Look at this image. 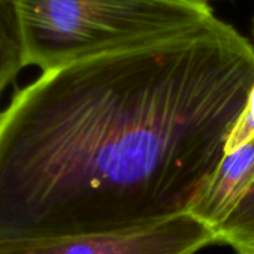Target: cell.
Instances as JSON below:
<instances>
[{
	"label": "cell",
	"instance_id": "obj_1",
	"mask_svg": "<svg viewBox=\"0 0 254 254\" xmlns=\"http://www.w3.org/2000/svg\"><path fill=\"white\" fill-rule=\"evenodd\" d=\"M254 96V47L208 24L79 59L0 112V241L190 214Z\"/></svg>",
	"mask_w": 254,
	"mask_h": 254
},
{
	"label": "cell",
	"instance_id": "obj_2",
	"mask_svg": "<svg viewBox=\"0 0 254 254\" xmlns=\"http://www.w3.org/2000/svg\"><path fill=\"white\" fill-rule=\"evenodd\" d=\"M26 66L42 72L103 51L199 29L206 0H12Z\"/></svg>",
	"mask_w": 254,
	"mask_h": 254
},
{
	"label": "cell",
	"instance_id": "obj_3",
	"mask_svg": "<svg viewBox=\"0 0 254 254\" xmlns=\"http://www.w3.org/2000/svg\"><path fill=\"white\" fill-rule=\"evenodd\" d=\"M215 242L218 241L214 227L184 214L138 230L0 241V254H194Z\"/></svg>",
	"mask_w": 254,
	"mask_h": 254
},
{
	"label": "cell",
	"instance_id": "obj_4",
	"mask_svg": "<svg viewBox=\"0 0 254 254\" xmlns=\"http://www.w3.org/2000/svg\"><path fill=\"white\" fill-rule=\"evenodd\" d=\"M253 180L254 136L224 154L211 181L191 206L190 214L215 229Z\"/></svg>",
	"mask_w": 254,
	"mask_h": 254
},
{
	"label": "cell",
	"instance_id": "obj_5",
	"mask_svg": "<svg viewBox=\"0 0 254 254\" xmlns=\"http://www.w3.org/2000/svg\"><path fill=\"white\" fill-rule=\"evenodd\" d=\"M26 67L12 0H0V94Z\"/></svg>",
	"mask_w": 254,
	"mask_h": 254
},
{
	"label": "cell",
	"instance_id": "obj_6",
	"mask_svg": "<svg viewBox=\"0 0 254 254\" xmlns=\"http://www.w3.org/2000/svg\"><path fill=\"white\" fill-rule=\"evenodd\" d=\"M217 241L236 251L254 248V180L215 226Z\"/></svg>",
	"mask_w": 254,
	"mask_h": 254
},
{
	"label": "cell",
	"instance_id": "obj_7",
	"mask_svg": "<svg viewBox=\"0 0 254 254\" xmlns=\"http://www.w3.org/2000/svg\"><path fill=\"white\" fill-rule=\"evenodd\" d=\"M238 254H254V248H244V250H239Z\"/></svg>",
	"mask_w": 254,
	"mask_h": 254
},
{
	"label": "cell",
	"instance_id": "obj_8",
	"mask_svg": "<svg viewBox=\"0 0 254 254\" xmlns=\"http://www.w3.org/2000/svg\"><path fill=\"white\" fill-rule=\"evenodd\" d=\"M206 2H209V0H206Z\"/></svg>",
	"mask_w": 254,
	"mask_h": 254
}]
</instances>
